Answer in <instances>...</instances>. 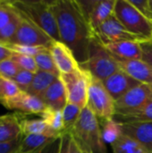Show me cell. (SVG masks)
<instances>
[{"instance_id": "1", "label": "cell", "mask_w": 152, "mask_h": 153, "mask_svg": "<svg viewBox=\"0 0 152 153\" xmlns=\"http://www.w3.org/2000/svg\"><path fill=\"white\" fill-rule=\"evenodd\" d=\"M50 4L60 41L72 49L80 65L84 64L88 60L90 46L95 35L79 1L54 0Z\"/></svg>"}, {"instance_id": "2", "label": "cell", "mask_w": 152, "mask_h": 153, "mask_svg": "<svg viewBox=\"0 0 152 153\" xmlns=\"http://www.w3.org/2000/svg\"><path fill=\"white\" fill-rule=\"evenodd\" d=\"M77 145L86 153H108L98 117L86 106L70 133Z\"/></svg>"}, {"instance_id": "3", "label": "cell", "mask_w": 152, "mask_h": 153, "mask_svg": "<svg viewBox=\"0 0 152 153\" xmlns=\"http://www.w3.org/2000/svg\"><path fill=\"white\" fill-rule=\"evenodd\" d=\"M10 2L22 16L32 22L48 34L54 40L60 41L56 21L50 1L15 0Z\"/></svg>"}, {"instance_id": "4", "label": "cell", "mask_w": 152, "mask_h": 153, "mask_svg": "<svg viewBox=\"0 0 152 153\" xmlns=\"http://www.w3.org/2000/svg\"><path fill=\"white\" fill-rule=\"evenodd\" d=\"M114 14L125 28L141 42L152 40V21L137 10L129 0H116Z\"/></svg>"}, {"instance_id": "5", "label": "cell", "mask_w": 152, "mask_h": 153, "mask_svg": "<svg viewBox=\"0 0 152 153\" xmlns=\"http://www.w3.org/2000/svg\"><path fill=\"white\" fill-rule=\"evenodd\" d=\"M81 67L102 82L120 70L115 57L96 38L90 43L88 60Z\"/></svg>"}, {"instance_id": "6", "label": "cell", "mask_w": 152, "mask_h": 153, "mask_svg": "<svg viewBox=\"0 0 152 153\" xmlns=\"http://www.w3.org/2000/svg\"><path fill=\"white\" fill-rule=\"evenodd\" d=\"M87 106L92 110L99 121H108L115 117V100L105 88L103 82L93 76L89 86Z\"/></svg>"}, {"instance_id": "7", "label": "cell", "mask_w": 152, "mask_h": 153, "mask_svg": "<svg viewBox=\"0 0 152 153\" xmlns=\"http://www.w3.org/2000/svg\"><path fill=\"white\" fill-rule=\"evenodd\" d=\"M91 77L90 73L82 67L71 74H60L59 78L65 89L67 103L74 104L82 109L87 106Z\"/></svg>"}, {"instance_id": "8", "label": "cell", "mask_w": 152, "mask_h": 153, "mask_svg": "<svg viewBox=\"0 0 152 153\" xmlns=\"http://www.w3.org/2000/svg\"><path fill=\"white\" fill-rule=\"evenodd\" d=\"M151 100H152L151 86L141 83L116 101L115 117H122L133 114L140 110Z\"/></svg>"}, {"instance_id": "9", "label": "cell", "mask_w": 152, "mask_h": 153, "mask_svg": "<svg viewBox=\"0 0 152 153\" xmlns=\"http://www.w3.org/2000/svg\"><path fill=\"white\" fill-rule=\"evenodd\" d=\"M54 41L55 40L43 30L27 18L22 16V21L18 30L13 38L8 43L50 48Z\"/></svg>"}, {"instance_id": "10", "label": "cell", "mask_w": 152, "mask_h": 153, "mask_svg": "<svg viewBox=\"0 0 152 153\" xmlns=\"http://www.w3.org/2000/svg\"><path fill=\"white\" fill-rule=\"evenodd\" d=\"M94 35L103 46L123 40H136L141 42L138 37L132 34L125 28L115 14L110 16L96 29Z\"/></svg>"}, {"instance_id": "11", "label": "cell", "mask_w": 152, "mask_h": 153, "mask_svg": "<svg viewBox=\"0 0 152 153\" xmlns=\"http://www.w3.org/2000/svg\"><path fill=\"white\" fill-rule=\"evenodd\" d=\"M79 3L92 30L95 31L114 14L116 0H87L79 1Z\"/></svg>"}, {"instance_id": "12", "label": "cell", "mask_w": 152, "mask_h": 153, "mask_svg": "<svg viewBox=\"0 0 152 153\" xmlns=\"http://www.w3.org/2000/svg\"><path fill=\"white\" fill-rule=\"evenodd\" d=\"M1 104L10 110L39 116H40L47 108L40 98L32 96L22 91L17 96L2 101Z\"/></svg>"}, {"instance_id": "13", "label": "cell", "mask_w": 152, "mask_h": 153, "mask_svg": "<svg viewBox=\"0 0 152 153\" xmlns=\"http://www.w3.org/2000/svg\"><path fill=\"white\" fill-rule=\"evenodd\" d=\"M49 50L60 74H71L81 68L72 49L62 41L55 40Z\"/></svg>"}, {"instance_id": "14", "label": "cell", "mask_w": 152, "mask_h": 153, "mask_svg": "<svg viewBox=\"0 0 152 153\" xmlns=\"http://www.w3.org/2000/svg\"><path fill=\"white\" fill-rule=\"evenodd\" d=\"M124 135L142 146L152 153V122H125L120 123Z\"/></svg>"}, {"instance_id": "15", "label": "cell", "mask_w": 152, "mask_h": 153, "mask_svg": "<svg viewBox=\"0 0 152 153\" xmlns=\"http://www.w3.org/2000/svg\"><path fill=\"white\" fill-rule=\"evenodd\" d=\"M114 57L119 68L132 78L140 83L152 85V67L143 59H121Z\"/></svg>"}, {"instance_id": "16", "label": "cell", "mask_w": 152, "mask_h": 153, "mask_svg": "<svg viewBox=\"0 0 152 153\" xmlns=\"http://www.w3.org/2000/svg\"><path fill=\"white\" fill-rule=\"evenodd\" d=\"M103 84L115 101H116L130 90L140 85L141 83L120 69L104 80Z\"/></svg>"}, {"instance_id": "17", "label": "cell", "mask_w": 152, "mask_h": 153, "mask_svg": "<svg viewBox=\"0 0 152 153\" xmlns=\"http://www.w3.org/2000/svg\"><path fill=\"white\" fill-rule=\"evenodd\" d=\"M104 48L114 56L121 59H142L141 42L123 40L105 45Z\"/></svg>"}, {"instance_id": "18", "label": "cell", "mask_w": 152, "mask_h": 153, "mask_svg": "<svg viewBox=\"0 0 152 153\" xmlns=\"http://www.w3.org/2000/svg\"><path fill=\"white\" fill-rule=\"evenodd\" d=\"M21 114L13 113L1 116L0 120V143H10L22 138L20 125Z\"/></svg>"}, {"instance_id": "19", "label": "cell", "mask_w": 152, "mask_h": 153, "mask_svg": "<svg viewBox=\"0 0 152 153\" xmlns=\"http://www.w3.org/2000/svg\"><path fill=\"white\" fill-rule=\"evenodd\" d=\"M40 99L47 108L55 110H62L65 107L67 104V96L60 78H57L49 86Z\"/></svg>"}, {"instance_id": "20", "label": "cell", "mask_w": 152, "mask_h": 153, "mask_svg": "<svg viewBox=\"0 0 152 153\" xmlns=\"http://www.w3.org/2000/svg\"><path fill=\"white\" fill-rule=\"evenodd\" d=\"M61 135L56 134H30L22 137L20 147V153H38L47 147L49 143L58 139Z\"/></svg>"}, {"instance_id": "21", "label": "cell", "mask_w": 152, "mask_h": 153, "mask_svg": "<svg viewBox=\"0 0 152 153\" xmlns=\"http://www.w3.org/2000/svg\"><path fill=\"white\" fill-rule=\"evenodd\" d=\"M59 77L51 74L49 73H46L43 71L39 70L35 74L32 80L31 84L30 85L29 89L26 92L29 94L40 98L43 93L49 88V86Z\"/></svg>"}, {"instance_id": "22", "label": "cell", "mask_w": 152, "mask_h": 153, "mask_svg": "<svg viewBox=\"0 0 152 153\" xmlns=\"http://www.w3.org/2000/svg\"><path fill=\"white\" fill-rule=\"evenodd\" d=\"M20 125L23 136L30 135V134H56V135L63 134L50 129L49 126L46 124V122L42 118L29 119V118H24L22 116L20 119Z\"/></svg>"}, {"instance_id": "23", "label": "cell", "mask_w": 152, "mask_h": 153, "mask_svg": "<svg viewBox=\"0 0 152 153\" xmlns=\"http://www.w3.org/2000/svg\"><path fill=\"white\" fill-rule=\"evenodd\" d=\"M100 126H101L102 137L106 144L108 143L112 145L123 135L121 124L115 119L103 121Z\"/></svg>"}, {"instance_id": "24", "label": "cell", "mask_w": 152, "mask_h": 153, "mask_svg": "<svg viewBox=\"0 0 152 153\" xmlns=\"http://www.w3.org/2000/svg\"><path fill=\"white\" fill-rule=\"evenodd\" d=\"M113 153H149L142 146L125 135H122L111 145Z\"/></svg>"}, {"instance_id": "25", "label": "cell", "mask_w": 152, "mask_h": 153, "mask_svg": "<svg viewBox=\"0 0 152 153\" xmlns=\"http://www.w3.org/2000/svg\"><path fill=\"white\" fill-rule=\"evenodd\" d=\"M40 118H42L53 131L61 134L65 133L62 110H55L47 108V109L40 115Z\"/></svg>"}, {"instance_id": "26", "label": "cell", "mask_w": 152, "mask_h": 153, "mask_svg": "<svg viewBox=\"0 0 152 153\" xmlns=\"http://www.w3.org/2000/svg\"><path fill=\"white\" fill-rule=\"evenodd\" d=\"M82 112V108L74 104L67 103L65 107L62 109L63 115V121H64V127L65 133L70 134L76 124L80 114Z\"/></svg>"}, {"instance_id": "27", "label": "cell", "mask_w": 152, "mask_h": 153, "mask_svg": "<svg viewBox=\"0 0 152 153\" xmlns=\"http://www.w3.org/2000/svg\"><path fill=\"white\" fill-rule=\"evenodd\" d=\"M119 123L125 122H152V100L137 112L122 117H114Z\"/></svg>"}, {"instance_id": "28", "label": "cell", "mask_w": 152, "mask_h": 153, "mask_svg": "<svg viewBox=\"0 0 152 153\" xmlns=\"http://www.w3.org/2000/svg\"><path fill=\"white\" fill-rule=\"evenodd\" d=\"M34 58H35L39 70L46 72V73H49L57 77L60 76V73L55 64V61L51 56L49 49L37 55Z\"/></svg>"}, {"instance_id": "29", "label": "cell", "mask_w": 152, "mask_h": 153, "mask_svg": "<svg viewBox=\"0 0 152 153\" xmlns=\"http://www.w3.org/2000/svg\"><path fill=\"white\" fill-rule=\"evenodd\" d=\"M21 91L22 90L13 80L0 78V103L17 96Z\"/></svg>"}, {"instance_id": "30", "label": "cell", "mask_w": 152, "mask_h": 153, "mask_svg": "<svg viewBox=\"0 0 152 153\" xmlns=\"http://www.w3.org/2000/svg\"><path fill=\"white\" fill-rule=\"evenodd\" d=\"M4 45H5L13 53L30 56H32V57H35L37 55L49 49V48H45V47L26 46V45H19V44H12V43H5Z\"/></svg>"}, {"instance_id": "31", "label": "cell", "mask_w": 152, "mask_h": 153, "mask_svg": "<svg viewBox=\"0 0 152 153\" xmlns=\"http://www.w3.org/2000/svg\"><path fill=\"white\" fill-rule=\"evenodd\" d=\"M19 16L10 1H0V30Z\"/></svg>"}, {"instance_id": "32", "label": "cell", "mask_w": 152, "mask_h": 153, "mask_svg": "<svg viewBox=\"0 0 152 153\" xmlns=\"http://www.w3.org/2000/svg\"><path fill=\"white\" fill-rule=\"evenodd\" d=\"M11 59L13 60L16 63V65L22 70H26L33 74H36L39 71L35 58L32 56L13 53Z\"/></svg>"}, {"instance_id": "33", "label": "cell", "mask_w": 152, "mask_h": 153, "mask_svg": "<svg viewBox=\"0 0 152 153\" xmlns=\"http://www.w3.org/2000/svg\"><path fill=\"white\" fill-rule=\"evenodd\" d=\"M21 21H22V15L19 13V16H17L10 23H8L6 26H4L3 29L0 30V43L2 44L8 43L13 38L21 23Z\"/></svg>"}, {"instance_id": "34", "label": "cell", "mask_w": 152, "mask_h": 153, "mask_svg": "<svg viewBox=\"0 0 152 153\" xmlns=\"http://www.w3.org/2000/svg\"><path fill=\"white\" fill-rule=\"evenodd\" d=\"M20 70L21 68L11 58L4 60L0 63V78L13 80Z\"/></svg>"}, {"instance_id": "35", "label": "cell", "mask_w": 152, "mask_h": 153, "mask_svg": "<svg viewBox=\"0 0 152 153\" xmlns=\"http://www.w3.org/2000/svg\"><path fill=\"white\" fill-rule=\"evenodd\" d=\"M34 74H33V73L21 69L18 72V74H16V76L13 79V81L19 86V88L22 91H27L30 85L32 82V80L34 78Z\"/></svg>"}, {"instance_id": "36", "label": "cell", "mask_w": 152, "mask_h": 153, "mask_svg": "<svg viewBox=\"0 0 152 153\" xmlns=\"http://www.w3.org/2000/svg\"><path fill=\"white\" fill-rule=\"evenodd\" d=\"M129 2L144 16L152 21V12L150 7L149 0H129Z\"/></svg>"}, {"instance_id": "37", "label": "cell", "mask_w": 152, "mask_h": 153, "mask_svg": "<svg viewBox=\"0 0 152 153\" xmlns=\"http://www.w3.org/2000/svg\"><path fill=\"white\" fill-rule=\"evenodd\" d=\"M22 139V138L16 140V141H13V142H10V143H0V153L18 152Z\"/></svg>"}, {"instance_id": "38", "label": "cell", "mask_w": 152, "mask_h": 153, "mask_svg": "<svg viewBox=\"0 0 152 153\" xmlns=\"http://www.w3.org/2000/svg\"><path fill=\"white\" fill-rule=\"evenodd\" d=\"M142 50V59L152 67V40L141 42Z\"/></svg>"}, {"instance_id": "39", "label": "cell", "mask_w": 152, "mask_h": 153, "mask_svg": "<svg viewBox=\"0 0 152 153\" xmlns=\"http://www.w3.org/2000/svg\"><path fill=\"white\" fill-rule=\"evenodd\" d=\"M71 134L64 133L60 137V150L59 153H69L70 143H71Z\"/></svg>"}, {"instance_id": "40", "label": "cell", "mask_w": 152, "mask_h": 153, "mask_svg": "<svg viewBox=\"0 0 152 153\" xmlns=\"http://www.w3.org/2000/svg\"><path fill=\"white\" fill-rule=\"evenodd\" d=\"M61 137V136H60ZM60 137L51 143H49L47 147H45L42 151L38 153H59L60 150Z\"/></svg>"}, {"instance_id": "41", "label": "cell", "mask_w": 152, "mask_h": 153, "mask_svg": "<svg viewBox=\"0 0 152 153\" xmlns=\"http://www.w3.org/2000/svg\"><path fill=\"white\" fill-rule=\"evenodd\" d=\"M12 56H13V52L5 45L0 43V63L4 60L10 59Z\"/></svg>"}, {"instance_id": "42", "label": "cell", "mask_w": 152, "mask_h": 153, "mask_svg": "<svg viewBox=\"0 0 152 153\" xmlns=\"http://www.w3.org/2000/svg\"><path fill=\"white\" fill-rule=\"evenodd\" d=\"M72 137V136H71ZM69 153H86L84 152L74 142L73 138H71V143H70V148H69Z\"/></svg>"}, {"instance_id": "43", "label": "cell", "mask_w": 152, "mask_h": 153, "mask_svg": "<svg viewBox=\"0 0 152 153\" xmlns=\"http://www.w3.org/2000/svg\"><path fill=\"white\" fill-rule=\"evenodd\" d=\"M149 3H150V7H151V10L152 12V0H149Z\"/></svg>"}, {"instance_id": "44", "label": "cell", "mask_w": 152, "mask_h": 153, "mask_svg": "<svg viewBox=\"0 0 152 153\" xmlns=\"http://www.w3.org/2000/svg\"><path fill=\"white\" fill-rule=\"evenodd\" d=\"M150 86H151V89H152V85H150Z\"/></svg>"}, {"instance_id": "45", "label": "cell", "mask_w": 152, "mask_h": 153, "mask_svg": "<svg viewBox=\"0 0 152 153\" xmlns=\"http://www.w3.org/2000/svg\"><path fill=\"white\" fill-rule=\"evenodd\" d=\"M0 120H1V117H0Z\"/></svg>"}, {"instance_id": "46", "label": "cell", "mask_w": 152, "mask_h": 153, "mask_svg": "<svg viewBox=\"0 0 152 153\" xmlns=\"http://www.w3.org/2000/svg\"><path fill=\"white\" fill-rule=\"evenodd\" d=\"M16 153H20V152H16Z\"/></svg>"}]
</instances>
